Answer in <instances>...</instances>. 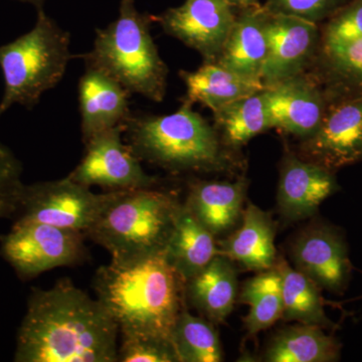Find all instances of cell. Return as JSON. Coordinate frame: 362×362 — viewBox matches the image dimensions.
<instances>
[{
	"label": "cell",
	"mask_w": 362,
	"mask_h": 362,
	"mask_svg": "<svg viewBox=\"0 0 362 362\" xmlns=\"http://www.w3.org/2000/svg\"><path fill=\"white\" fill-rule=\"evenodd\" d=\"M119 333L106 307L65 279L30 294L14 361L116 362Z\"/></svg>",
	"instance_id": "1"
},
{
	"label": "cell",
	"mask_w": 362,
	"mask_h": 362,
	"mask_svg": "<svg viewBox=\"0 0 362 362\" xmlns=\"http://www.w3.org/2000/svg\"><path fill=\"white\" fill-rule=\"evenodd\" d=\"M94 289L122 335L171 340L185 308V281L164 252L129 263L111 262L101 267L95 276Z\"/></svg>",
	"instance_id": "2"
},
{
	"label": "cell",
	"mask_w": 362,
	"mask_h": 362,
	"mask_svg": "<svg viewBox=\"0 0 362 362\" xmlns=\"http://www.w3.org/2000/svg\"><path fill=\"white\" fill-rule=\"evenodd\" d=\"M124 134L140 160L166 170L211 173L230 163L218 130L187 100L168 115L131 114Z\"/></svg>",
	"instance_id": "3"
},
{
	"label": "cell",
	"mask_w": 362,
	"mask_h": 362,
	"mask_svg": "<svg viewBox=\"0 0 362 362\" xmlns=\"http://www.w3.org/2000/svg\"><path fill=\"white\" fill-rule=\"evenodd\" d=\"M150 21L135 0H120L116 20L97 28L92 49L81 57L86 66L103 71L130 94L160 103L169 70L150 33Z\"/></svg>",
	"instance_id": "4"
},
{
	"label": "cell",
	"mask_w": 362,
	"mask_h": 362,
	"mask_svg": "<svg viewBox=\"0 0 362 362\" xmlns=\"http://www.w3.org/2000/svg\"><path fill=\"white\" fill-rule=\"evenodd\" d=\"M108 192L86 237L106 249L115 263L163 252L181 206L175 197L153 187Z\"/></svg>",
	"instance_id": "5"
},
{
	"label": "cell",
	"mask_w": 362,
	"mask_h": 362,
	"mask_svg": "<svg viewBox=\"0 0 362 362\" xmlns=\"http://www.w3.org/2000/svg\"><path fill=\"white\" fill-rule=\"evenodd\" d=\"M37 11V21L30 32L0 45L4 78L0 117L14 104L28 109L37 106L42 94L63 80L73 58L70 33L47 16L44 7Z\"/></svg>",
	"instance_id": "6"
},
{
	"label": "cell",
	"mask_w": 362,
	"mask_h": 362,
	"mask_svg": "<svg viewBox=\"0 0 362 362\" xmlns=\"http://www.w3.org/2000/svg\"><path fill=\"white\" fill-rule=\"evenodd\" d=\"M84 233L47 223L16 221L1 238L0 252L21 279H33L84 258Z\"/></svg>",
	"instance_id": "7"
},
{
	"label": "cell",
	"mask_w": 362,
	"mask_h": 362,
	"mask_svg": "<svg viewBox=\"0 0 362 362\" xmlns=\"http://www.w3.org/2000/svg\"><path fill=\"white\" fill-rule=\"evenodd\" d=\"M318 129L301 145L303 158L334 171L362 161V90H332Z\"/></svg>",
	"instance_id": "8"
},
{
	"label": "cell",
	"mask_w": 362,
	"mask_h": 362,
	"mask_svg": "<svg viewBox=\"0 0 362 362\" xmlns=\"http://www.w3.org/2000/svg\"><path fill=\"white\" fill-rule=\"evenodd\" d=\"M109 192L97 194L69 176L25 185L18 213V221H35L87 233L99 218Z\"/></svg>",
	"instance_id": "9"
},
{
	"label": "cell",
	"mask_w": 362,
	"mask_h": 362,
	"mask_svg": "<svg viewBox=\"0 0 362 362\" xmlns=\"http://www.w3.org/2000/svg\"><path fill=\"white\" fill-rule=\"evenodd\" d=\"M125 124L90 138L77 168L69 177L85 187L107 192L153 187L157 180L147 175L129 144L123 142Z\"/></svg>",
	"instance_id": "10"
},
{
	"label": "cell",
	"mask_w": 362,
	"mask_h": 362,
	"mask_svg": "<svg viewBox=\"0 0 362 362\" xmlns=\"http://www.w3.org/2000/svg\"><path fill=\"white\" fill-rule=\"evenodd\" d=\"M156 21L168 35L199 52L204 62L214 63L235 16L226 0H185L157 16Z\"/></svg>",
	"instance_id": "11"
},
{
	"label": "cell",
	"mask_w": 362,
	"mask_h": 362,
	"mask_svg": "<svg viewBox=\"0 0 362 362\" xmlns=\"http://www.w3.org/2000/svg\"><path fill=\"white\" fill-rule=\"evenodd\" d=\"M266 28L268 54L262 73L265 88L304 74L321 44L317 23L296 16L267 11Z\"/></svg>",
	"instance_id": "12"
},
{
	"label": "cell",
	"mask_w": 362,
	"mask_h": 362,
	"mask_svg": "<svg viewBox=\"0 0 362 362\" xmlns=\"http://www.w3.org/2000/svg\"><path fill=\"white\" fill-rule=\"evenodd\" d=\"M295 269L320 289L340 294L351 278L349 247L335 226L318 223L309 226L295 239L291 247Z\"/></svg>",
	"instance_id": "13"
},
{
	"label": "cell",
	"mask_w": 362,
	"mask_h": 362,
	"mask_svg": "<svg viewBox=\"0 0 362 362\" xmlns=\"http://www.w3.org/2000/svg\"><path fill=\"white\" fill-rule=\"evenodd\" d=\"M263 93L271 128L302 139L318 129L328 95L316 78L301 74L267 87Z\"/></svg>",
	"instance_id": "14"
},
{
	"label": "cell",
	"mask_w": 362,
	"mask_h": 362,
	"mask_svg": "<svg viewBox=\"0 0 362 362\" xmlns=\"http://www.w3.org/2000/svg\"><path fill=\"white\" fill-rule=\"evenodd\" d=\"M339 189L334 171L300 158L288 151L283 158L279 178L277 202L285 220L310 218L326 199Z\"/></svg>",
	"instance_id": "15"
},
{
	"label": "cell",
	"mask_w": 362,
	"mask_h": 362,
	"mask_svg": "<svg viewBox=\"0 0 362 362\" xmlns=\"http://www.w3.org/2000/svg\"><path fill=\"white\" fill-rule=\"evenodd\" d=\"M83 140L125 124L131 116L130 93L103 71L86 66L78 82Z\"/></svg>",
	"instance_id": "16"
},
{
	"label": "cell",
	"mask_w": 362,
	"mask_h": 362,
	"mask_svg": "<svg viewBox=\"0 0 362 362\" xmlns=\"http://www.w3.org/2000/svg\"><path fill=\"white\" fill-rule=\"evenodd\" d=\"M267 11L259 6L242 9L214 63L250 80L262 82L268 54Z\"/></svg>",
	"instance_id": "17"
},
{
	"label": "cell",
	"mask_w": 362,
	"mask_h": 362,
	"mask_svg": "<svg viewBox=\"0 0 362 362\" xmlns=\"http://www.w3.org/2000/svg\"><path fill=\"white\" fill-rule=\"evenodd\" d=\"M220 254L247 270L263 272L275 266V226L271 216L255 204H247L237 232L218 242Z\"/></svg>",
	"instance_id": "18"
},
{
	"label": "cell",
	"mask_w": 362,
	"mask_h": 362,
	"mask_svg": "<svg viewBox=\"0 0 362 362\" xmlns=\"http://www.w3.org/2000/svg\"><path fill=\"white\" fill-rule=\"evenodd\" d=\"M247 182L199 181L190 187L185 206L214 235L228 232L239 220Z\"/></svg>",
	"instance_id": "19"
},
{
	"label": "cell",
	"mask_w": 362,
	"mask_h": 362,
	"mask_svg": "<svg viewBox=\"0 0 362 362\" xmlns=\"http://www.w3.org/2000/svg\"><path fill=\"white\" fill-rule=\"evenodd\" d=\"M190 103H201L213 113L226 105L265 90L263 83L250 80L216 63L204 62L197 70L181 71Z\"/></svg>",
	"instance_id": "20"
},
{
	"label": "cell",
	"mask_w": 362,
	"mask_h": 362,
	"mask_svg": "<svg viewBox=\"0 0 362 362\" xmlns=\"http://www.w3.org/2000/svg\"><path fill=\"white\" fill-rule=\"evenodd\" d=\"M214 237L187 206H180L164 254L185 282L204 270L214 257L220 255Z\"/></svg>",
	"instance_id": "21"
},
{
	"label": "cell",
	"mask_w": 362,
	"mask_h": 362,
	"mask_svg": "<svg viewBox=\"0 0 362 362\" xmlns=\"http://www.w3.org/2000/svg\"><path fill=\"white\" fill-rule=\"evenodd\" d=\"M185 294L207 320L223 322L232 313L238 294L232 261L221 254L214 257L204 270L185 282Z\"/></svg>",
	"instance_id": "22"
},
{
	"label": "cell",
	"mask_w": 362,
	"mask_h": 362,
	"mask_svg": "<svg viewBox=\"0 0 362 362\" xmlns=\"http://www.w3.org/2000/svg\"><path fill=\"white\" fill-rule=\"evenodd\" d=\"M341 344L323 328L305 325L285 328L272 339L265 354L269 362H333L339 361Z\"/></svg>",
	"instance_id": "23"
},
{
	"label": "cell",
	"mask_w": 362,
	"mask_h": 362,
	"mask_svg": "<svg viewBox=\"0 0 362 362\" xmlns=\"http://www.w3.org/2000/svg\"><path fill=\"white\" fill-rule=\"evenodd\" d=\"M276 268L282 276V319L305 325L332 329L335 324L324 310L323 298L318 287L303 273L292 268L284 258L276 261Z\"/></svg>",
	"instance_id": "24"
},
{
	"label": "cell",
	"mask_w": 362,
	"mask_h": 362,
	"mask_svg": "<svg viewBox=\"0 0 362 362\" xmlns=\"http://www.w3.org/2000/svg\"><path fill=\"white\" fill-rule=\"evenodd\" d=\"M263 92L243 98L214 113V127L225 145L242 146L271 129Z\"/></svg>",
	"instance_id": "25"
},
{
	"label": "cell",
	"mask_w": 362,
	"mask_h": 362,
	"mask_svg": "<svg viewBox=\"0 0 362 362\" xmlns=\"http://www.w3.org/2000/svg\"><path fill=\"white\" fill-rule=\"evenodd\" d=\"M243 303L250 306L245 319L247 335L257 334L268 329L282 318V276L275 266L261 272L256 277L247 281L240 295Z\"/></svg>",
	"instance_id": "26"
},
{
	"label": "cell",
	"mask_w": 362,
	"mask_h": 362,
	"mask_svg": "<svg viewBox=\"0 0 362 362\" xmlns=\"http://www.w3.org/2000/svg\"><path fill=\"white\" fill-rule=\"evenodd\" d=\"M173 347L180 362H221L220 338L211 321L183 308L173 331Z\"/></svg>",
	"instance_id": "27"
},
{
	"label": "cell",
	"mask_w": 362,
	"mask_h": 362,
	"mask_svg": "<svg viewBox=\"0 0 362 362\" xmlns=\"http://www.w3.org/2000/svg\"><path fill=\"white\" fill-rule=\"evenodd\" d=\"M320 51L333 90H362V40Z\"/></svg>",
	"instance_id": "28"
},
{
	"label": "cell",
	"mask_w": 362,
	"mask_h": 362,
	"mask_svg": "<svg viewBox=\"0 0 362 362\" xmlns=\"http://www.w3.org/2000/svg\"><path fill=\"white\" fill-rule=\"evenodd\" d=\"M362 40V0L343 6L330 16L321 35V49L341 47Z\"/></svg>",
	"instance_id": "29"
},
{
	"label": "cell",
	"mask_w": 362,
	"mask_h": 362,
	"mask_svg": "<svg viewBox=\"0 0 362 362\" xmlns=\"http://www.w3.org/2000/svg\"><path fill=\"white\" fill-rule=\"evenodd\" d=\"M118 361L180 362L171 340L140 334L122 335Z\"/></svg>",
	"instance_id": "30"
},
{
	"label": "cell",
	"mask_w": 362,
	"mask_h": 362,
	"mask_svg": "<svg viewBox=\"0 0 362 362\" xmlns=\"http://www.w3.org/2000/svg\"><path fill=\"white\" fill-rule=\"evenodd\" d=\"M23 166L13 152L0 142V218L18 213L25 185Z\"/></svg>",
	"instance_id": "31"
},
{
	"label": "cell",
	"mask_w": 362,
	"mask_h": 362,
	"mask_svg": "<svg viewBox=\"0 0 362 362\" xmlns=\"http://www.w3.org/2000/svg\"><path fill=\"white\" fill-rule=\"evenodd\" d=\"M346 4V0H267L265 8L272 13L296 16L318 23L329 18Z\"/></svg>",
	"instance_id": "32"
},
{
	"label": "cell",
	"mask_w": 362,
	"mask_h": 362,
	"mask_svg": "<svg viewBox=\"0 0 362 362\" xmlns=\"http://www.w3.org/2000/svg\"><path fill=\"white\" fill-rule=\"evenodd\" d=\"M226 1L232 7H240L242 9L259 6V0H226Z\"/></svg>",
	"instance_id": "33"
},
{
	"label": "cell",
	"mask_w": 362,
	"mask_h": 362,
	"mask_svg": "<svg viewBox=\"0 0 362 362\" xmlns=\"http://www.w3.org/2000/svg\"><path fill=\"white\" fill-rule=\"evenodd\" d=\"M16 1L23 2V4H32L35 8L39 9L44 7V4L47 0H16Z\"/></svg>",
	"instance_id": "34"
}]
</instances>
